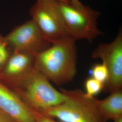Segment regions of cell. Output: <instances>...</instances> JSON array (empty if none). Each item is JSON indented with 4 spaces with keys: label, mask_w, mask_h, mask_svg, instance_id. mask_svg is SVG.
I'll return each instance as SVG.
<instances>
[{
    "label": "cell",
    "mask_w": 122,
    "mask_h": 122,
    "mask_svg": "<svg viewBox=\"0 0 122 122\" xmlns=\"http://www.w3.org/2000/svg\"><path fill=\"white\" fill-rule=\"evenodd\" d=\"M104 84L92 77H89L85 82V88L86 95L89 97L95 96L103 91Z\"/></svg>",
    "instance_id": "11"
},
{
    "label": "cell",
    "mask_w": 122,
    "mask_h": 122,
    "mask_svg": "<svg viewBox=\"0 0 122 122\" xmlns=\"http://www.w3.org/2000/svg\"><path fill=\"white\" fill-rule=\"evenodd\" d=\"M44 36L52 44L68 35L57 0H36L30 10Z\"/></svg>",
    "instance_id": "5"
},
{
    "label": "cell",
    "mask_w": 122,
    "mask_h": 122,
    "mask_svg": "<svg viewBox=\"0 0 122 122\" xmlns=\"http://www.w3.org/2000/svg\"><path fill=\"white\" fill-rule=\"evenodd\" d=\"M113 122H122V117L115 118L113 119Z\"/></svg>",
    "instance_id": "17"
},
{
    "label": "cell",
    "mask_w": 122,
    "mask_h": 122,
    "mask_svg": "<svg viewBox=\"0 0 122 122\" xmlns=\"http://www.w3.org/2000/svg\"><path fill=\"white\" fill-rule=\"evenodd\" d=\"M35 116L37 122H58L48 115L40 113L35 111Z\"/></svg>",
    "instance_id": "14"
},
{
    "label": "cell",
    "mask_w": 122,
    "mask_h": 122,
    "mask_svg": "<svg viewBox=\"0 0 122 122\" xmlns=\"http://www.w3.org/2000/svg\"><path fill=\"white\" fill-rule=\"evenodd\" d=\"M66 0L69 3H70V4L79 8L82 7L85 5L79 0Z\"/></svg>",
    "instance_id": "16"
},
{
    "label": "cell",
    "mask_w": 122,
    "mask_h": 122,
    "mask_svg": "<svg viewBox=\"0 0 122 122\" xmlns=\"http://www.w3.org/2000/svg\"><path fill=\"white\" fill-rule=\"evenodd\" d=\"M0 82L31 109L40 113H44L65 100L64 94L56 89L48 79L35 67L22 76Z\"/></svg>",
    "instance_id": "2"
},
{
    "label": "cell",
    "mask_w": 122,
    "mask_h": 122,
    "mask_svg": "<svg viewBox=\"0 0 122 122\" xmlns=\"http://www.w3.org/2000/svg\"><path fill=\"white\" fill-rule=\"evenodd\" d=\"M5 37L12 52L22 51L36 54L52 44L32 19L15 27Z\"/></svg>",
    "instance_id": "7"
},
{
    "label": "cell",
    "mask_w": 122,
    "mask_h": 122,
    "mask_svg": "<svg viewBox=\"0 0 122 122\" xmlns=\"http://www.w3.org/2000/svg\"><path fill=\"white\" fill-rule=\"evenodd\" d=\"M11 52L5 36L0 33V67L7 60Z\"/></svg>",
    "instance_id": "13"
},
{
    "label": "cell",
    "mask_w": 122,
    "mask_h": 122,
    "mask_svg": "<svg viewBox=\"0 0 122 122\" xmlns=\"http://www.w3.org/2000/svg\"><path fill=\"white\" fill-rule=\"evenodd\" d=\"M76 41L68 36L36 53L35 68L57 86L72 81L77 71Z\"/></svg>",
    "instance_id": "1"
},
{
    "label": "cell",
    "mask_w": 122,
    "mask_h": 122,
    "mask_svg": "<svg viewBox=\"0 0 122 122\" xmlns=\"http://www.w3.org/2000/svg\"><path fill=\"white\" fill-rule=\"evenodd\" d=\"M60 1H62V2H67V3H69L66 0H57Z\"/></svg>",
    "instance_id": "18"
},
{
    "label": "cell",
    "mask_w": 122,
    "mask_h": 122,
    "mask_svg": "<svg viewBox=\"0 0 122 122\" xmlns=\"http://www.w3.org/2000/svg\"><path fill=\"white\" fill-rule=\"evenodd\" d=\"M65 96L62 103L46 110L44 114L61 122H107L97 106V99L88 96L80 89L60 88Z\"/></svg>",
    "instance_id": "3"
},
{
    "label": "cell",
    "mask_w": 122,
    "mask_h": 122,
    "mask_svg": "<svg viewBox=\"0 0 122 122\" xmlns=\"http://www.w3.org/2000/svg\"><path fill=\"white\" fill-rule=\"evenodd\" d=\"M94 58L100 59L109 73L103 89L105 93L121 90L122 88V30L121 28L113 40L100 44L92 53Z\"/></svg>",
    "instance_id": "6"
},
{
    "label": "cell",
    "mask_w": 122,
    "mask_h": 122,
    "mask_svg": "<svg viewBox=\"0 0 122 122\" xmlns=\"http://www.w3.org/2000/svg\"><path fill=\"white\" fill-rule=\"evenodd\" d=\"M109 94L105 99L97 100L98 109L107 121L122 117V90Z\"/></svg>",
    "instance_id": "10"
},
{
    "label": "cell",
    "mask_w": 122,
    "mask_h": 122,
    "mask_svg": "<svg viewBox=\"0 0 122 122\" xmlns=\"http://www.w3.org/2000/svg\"><path fill=\"white\" fill-rule=\"evenodd\" d=\"M91 75V77L105 85L108 80L109 73L107 68L103 63H98L92 67Z\"/></svg>",
    "instance_id": "12"
},
{
    "label": "cell",
    "mask_w": 122,
    "mask_h": 122,
    "mask_svg": "<svg viewBox=\"0 0 122 122\" xmlns=\"http://www.w3.org/2000/svg\"><path fill=\"white\" fill-rule=\"evenodd\" d=\"M35 53L12 52L4 64L0 67V81L18 78L35 67Z\"/></svg>",
    "instance_id": "9"
},
{
    "label": "cell",
    "mask_w": 122,
    "mask_h": 122,
    "mask_svg": "<svg viewBox=\"0 0 122 122\" xmlns=\"http://www.w3.org/2000/svg\"><path fill=\"white\" fill-rule=\"evenodd\" d=\"M0 122H15L5 113L0 110Z\"/></svg>",
    "instance_id": "15"
},
{
    "label": "cell",
    "mask_w": 122,
    "mask_h": 122,
    "mask_svg": "<svg viewBox=\"0 0 122 122\" xmlns=\"http://www.w3.org/2000/svg\"><path fill=\"white\" fill-rule=\"evenodd\" d=\"M0 110L15 122H37L35 111L0 82Z\"/></svg>",
    "instance_id": "8"
},
{
    "label": "cell",
    "mask_w": 122,
    "mask_h": 122,
    "mask_svg": "<svg viewBox=\"0 0 122 122\" xmlns=\"http://www.w3.org/2000/svg\"><path fill=\"white\" fill-rule=\"evenodd\" d=\"M58 5L68 34L75 40L86 39L92 43L103 34L97 26L99 12L86 5L79 8L60 1Z\"/></svg>",
    "instance_id": "4"
}]
</instances>
